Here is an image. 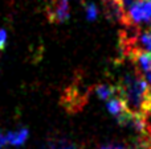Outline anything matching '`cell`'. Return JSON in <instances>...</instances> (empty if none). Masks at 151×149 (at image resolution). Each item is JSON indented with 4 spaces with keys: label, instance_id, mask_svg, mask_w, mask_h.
Instances as JSON below:
<instances>
[{
    "label": "cell",
    "instance_id": "1",
    "mask_svg": "<svg viewBox=\"0 0 151 149\" xmlns=\"http://www.w3.org/2000/svg\"><path fill=\"white\" fill-rule=\"evenodd\" d=\"M117 94L129 112L146 118L151 115V87L142 75L126 74L118 84Z\"/></svg>",
    "mask_w": 151,
    "mask_h": 149
},
{
    "label": "cell",
    "instance_id": "2",
    "mask_svg": "<svg viewBox=\"0 0 151 149\" xmlns=\"http://www.w3.org/2000/svg\"><path fill=\"white\" fill-rule=\"evenodd\" d=\"M125 23L133 26H151V0H134L125 9Z\"/></svg>",
    "mask_w": 151,
    "mask_h": 149
},
{
    "label": "cell",
    "instance_id": "3",
    "mask_svg": "<svg viewBox=\"0 0 151 149\" xmlns=\"http://www.w3.org/2000/svg\"><path fill=\"white\" fill-rule=\"evenodd\" d=\"M125 50L129 54L135 53H151V28L150 29H134L131 34L125 36Z\"/></svg>",
    "mask_w": 151,
    "mask_h": 149
},
{
    "label": "cell",
    "instance_id": "4",
    "mask_svg": "<svg viewBox=\"0 0 151 149\" xmlns=\"http://www.w3.org/2000/svg\"><path fill=\"white\" fill-rule=\"evenodd\" d=\"M45 12L50 23H64L70 16L69 0H50Z\"/></svg>",
    "mask_w": 151,
    "mask_h": 149
},
{
    "label": "cell",
    "instance_id": "5",
    "mask_svg": "<svg viewBox=\"0 0 151 149\" xmlns=\"http://www.w3.org/2000/svg\"><path fill=\"white\" fill-rule=\"evenodd\" d=\"M138 70L142 73V77L151 84V53H135L133 54Z\"/></svg>",
    "mask_w": 151,
    "mask_h": 149
},
{
    "label": "cell",
    "instance_id": "6",
    "mask_svg": "<svg viewBox=\"0 0 151 149\" xmlns=\"http://www.w3.org/2000/svg\"><path fill=\"white\" fill-rule=\"evenodd\" d=\"M105 12L110 20L125 21V7L118 0H104Z\"/></svg>",
    "mask_w": 151,
    "mask_h": 149
},
{
    "label": "cell",
    "instance_id": "7",
    "mask_svg": "<svg viewBox=\"0 0 151 149\" xmlns=\"http://www.w3.org/2000/svg\"><path fill=\"white\" fill-rule=\"evenodd\" d=\"M106 110L109 111L110 115H113L117 120H119L122 116H125L129 112L127 108H126L123 100L118 96V94L115 96L110 98L109 100H106Z\"/></svg>",
    "mask_w": 151,
    "mask_h": 149
},
{
    "label": "cell",
    "instance_id": "8",
    "mask_svg": "<svg viewBox=\"0 0 151 149\" xmlns=\"http://www.w3.org/2000/svg\"><path fill=\"white\" fill-rule=\"evenodd\" d=\"M29 136V131L27 128H20L16 129V131H11L5 133V137H7V143L9 145H13V147H20L24 143L27 141Z\"/></svg>",
    "mask_w": 151,
    "mask_h": 149
},
{
    "label": "cell",
    "instance_id": "9",
    "mask_svg": "<svg viewBox=\"0 0 151 149\" xmlns=\"http://www.w3.org/2000/svg\"><path fill=\"white\" fill-rule=\"evenodd\" d=\"M94 92H96V95L101 100H105V102H106V100H109L110 98L117 95V87L111 86V84H107V83H101V84H97L96 86Z\"/></svg>",
    "mask_w": 151,
    "mask_h": 149
},
{
    "label": "cell",
    "instance_id": "10",
    "mask_svg": "<svg viewBox=\"0 0 151 149\" xmlns=\"http://www.w3.org/2000/svg\"><path fill=\"white\" fill-rule=\"evenodd\" d=\"M85 16L89 21H96L97 17L99 15V11L98 7H97L94 3H85Z\"/></svg>",
    "mask_w": 151,
    "mask_h": 149
},
{
    "label": "cell",
    "instance_id": "11",
    "mask_svg": "<svg viewBox=\"0 0 151 149\" xmlns=\"http://www.w3.org/2000/svg\"><path fill=\"white\" fill-rule=\"evenodd\" d=\"M7 44V32L4 29H0V50H3Z\"/></svg>",
    "mask_w": 151,
    "mask_h": 149
},
{
    "label": "cell",
    "instance_id": "12",
    "mask_svg": "<svg viewBox=\"0 0 151 149\" xmlns=\"http://www.w3.org/2000/svg\"><path fill=\"white\" fill-rule=\"evenodd\" d=\"M101 149H127V148L121 144H106V145H102Z\"/></svg>",
    "mask_w": 151,
    "mask_h": 149
}]
</instances>
